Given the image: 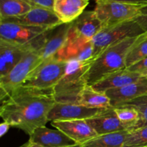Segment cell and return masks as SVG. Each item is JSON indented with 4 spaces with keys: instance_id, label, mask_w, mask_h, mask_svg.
Wrapping results in <instances>:
<instances>
[{
    "instance_id": "4",
    "label": "cell",
    "mask_w": 147,
    "mask_h": 147,
    "mask_svg": "<svg viewBox=\"0 0 147 147\" xmlns=\"http://www.w3.org/2000/svg\"><path fill=\"white\" fill-rule=\"evenodd\" d=\"M41 47H35L28 50L14 68L7 76L0 78L1 102L7 98L14 89L20 87L29 75L42 63L39 52Z\"/></svg>"
},
{
    "instance_id": "22",
    "label": "cell",
    "mask_w": 147,
    "mask_h": 147,
    "mask_svg": "<svg viewBox=\"0 0 147 147\" xmlns=\"http://www.w3.org/2000/svg\"><path fill=\"white\" fill-rule=\"evenodd\" d=\"M32 8L24 0H0V20L23 15Z\"/></svg>"
},
{
    "instance_id": "5",
    "label": "cell",
    "mask_w": 147,
    "mask_h": 147,
    "mask_svg": "<svg viewBox=\"0 0 147 147\" xmlns=\"http://www.w3.org/2000/svg\"><path fill=\"white\" fill-rule=\"evenodd\" d=\"M67 62L55 57L43 61L20 86L38 90H53L64 75Z\"/></svg>"
},
{
    "instance_id": "11",
    "label": "cell",
    "mask_w": 147,
    "mask_h": 147,
    "mask_svg": "<svg viewBox=\"0 0 147 147\" xmlns=\"http://www.w3.org/2000/svg\"><path fill=\"white\" fill-rule=\"evenodd\" d=\"M105 109H106L87 107L78 103H63L56 102L48 114V121L87 120L100 113Z\"/></svg>"
},
{
    "instance_id": "32",
    "label": "cell",
    "mask_w": 147,
    "mask_h": 147,
    "mask_svg": "<svg viewBox=\"0 0 147 147\" xmlns=\"http://www.w3.org/2000/svg\"><path fill=\"white\" fill-rule=\"evenodd\" d=\"M21 147H43V146H40V145L37 144L33 143V142H30V141H28L27 143L24 144L22 145Z\"/></svg>"
},
{
    "instance_id": "26",
    "label": "cell",
    "mask_w": 147,
    "mask_h": 147,
    "mask_svg": "<svg viewBox=\"0 0 147 147\" xmlns=\"http://www.w3.org/2000/svg\"><path fill=\"white\" fill-rule=\"evenodd\" d=\"M121 106H132L139 112V115H140V121L134 129L147 126V95L131 100V101L121 105Z\"/></svg>"
},
{
    "instance_id": "7",
    "label": "cell",
    "mask_w": 147,
    "mask_h": 147,
    "mask_svg": "<svg viewBox=\"0 0 147 147\" xmlns=\"http://www.w3.org/2000/svg\"><path fill=\"white\" fill-rule=\"evenodd\" d=\"M144 33L145 32L135 20L103 29L92 40L95 46L96 57L111 45L128 37H138Z\"/></svg>"
},
{
    "instance_id": "1",
    "label": "cell",
    "mask_w": 147,
    "mask_h": 147,
    "mask_svg": "<svg viewBox=\"0 0 147 147\" xmlns=\"http://www.w3.org/2000/svg\"><path fill=\"white\" fill-rule=\"evenodd\" d=\"M55 103L53 90L20 86L1 102L0 116L11 127L30 136L36 129L45 126Z\"/></svg>"
},
{
    "instance_id": "25",
    "label": "cell",
    "mask_w": 147,
    "mask_h": 147,
    "mask_svg": "<svg viewBox=\"0 0 147 147\" xmlns=\"http://www.w3.org/2000/svg\"><path fill=\"white\" fill-rule=\"evenodd\" d=\"M146 146H147V126L128 132L123 147Z\"/></svg>"
},
{
    "instance_id": "9",
    "label": "cell",
    "mask_w": 147,
    "mask_h": 147,
    "mask_svg": "<svg viewBox=\"0 0 147 147\" xmlns=\"http://www.w3.org/2000/svg\"><path fill=\"white\" fill-rule=\"evenodd\" d=\"M48 30H50L0 21V40L25 45L31 43Z\"/></svg>"
},
{
    "instance_id": "3",
    "label": "cell",
    "mask_w": 147,
    "mask_h": 147,
    "mask_svg": "<svg viewBox=\"0 0 147 147\" xmlns=\"http://www.w3.org/2000/svg\"><path fill=\"white\" fill-rule=\"evenodd\" d=\"M91 62L67 61L64 75L53 89L57 103H77L80 92L87 86L84 76Z\"/></svg>"
},
{
    "instance_id": "10",
    "label": "cell",
    "mask_w": 147,
    "mask_h": 147,
    "mask_svg": "<svg viewBox=\"0 0 147 147\" xmlns=\"http://www.w3.org/2000/svg\"><path fill=\"white\" fill-rule=\"evenodd\" d=\"M0 21L40 27L45 30H53L63 24L53 9L42 7H33L30 11L23 15L0 20Z\"/></svg>"
},
{
    "instance_id": "2",
    "label": "cell",
    "mask_w": 147,
    "mask_h": 147,
    "mask_svg": "<svg viewBox=\"0 0 147 147\" xmlns=\"http://www.w3.org/2000/svg\"><path fill=\"white\" fill-rule=\"evenodd\" d=\"M139 36L121 40L102 51L91 62L85 74L88 86H93L105 76L126 68V56Z\"/></svg>"
},
{
    "instance_id": "34",
    "label": "cell",
    "mask_w": 147,
    "mask_h": 147,
    "mask_svg": "<svg viewBox=\"0 0 147 147\" xmlns=\"http://www.w3.org/2000/svg\"><path fill=\"white\" fill-rule=\"evenodd\" d=\"M142 76H143V77H146V78H147V71L145 72V73H144L142 75Z\"/></svg>"
},
{
    "instance_id": "15",
    "label": "cell",
    "mask_w": 147,
    "mask_h": 147,
    "mask_svg": "<svg viewBox=\"0 0 147 147\" xmlns=\"http://www.w3.org/2000/svg\"><path fill=\"white\" fill-rule=\"evenodd\" d=\"M29 141L43 147H65L76 144L58 129H50L46 126L36 129L30 135Z\"/></svg>"
},
{
    "instance_id": "13",
    "label": "cell",
    "mask_w": 147,
    "mask_h": 147,
    "mask_svg": "<svg viewBox=\"0 0 147 147\" xmlns=\"http://www.w3.org/2000/svg\"><path fill=\"white\" fill-rule=\"evenodd\" d=\"M111 100L113 108L121 106L126 103L147 95V78L141 77L136 81L117 89H112L106 92Z\"/></svg>"
},
{
    "instance_id": "21",
    "label": "cell",
    "mask_w": 147,
    "mask_h": 147,
    "mask_svg": "<svg viewBox=\"0 0 147 147\" xmlns=\"http://www.w3.org/2000/svg\"><path fill=\"white\" fill-rule=\"evenodd\" d=\"M129 131L123 130L107 134L98 135L83 144L84 147H123Z\"/></svg>"
},
{
    "instance_id": "19",
    "label": "cell",
    "mask_w": 147,
    "mask_h": 147,
    "mask_svg": "<svg viewBox=\"0 0 147 147\" xmlns=\"http://www.w3.org/2000/svg\"><path fill=\"white\" fill-rule=\"evenodd\" d=\"M89 4V0H54L53 11L63 24L77 20Z\"/></svg>"
},
{
    "instance_id": "20",
    "label": "cell",
    "mask_w": 147,
    "mask_h": 147,
    "mask_svg": "<svg viewBox=\"0 0 147 147\" xmlns=\"http://www.w3.org/2000/svg\"><path fill=\"white\" fill-rule=\"evenodd\" d=\"M77 103L87 107L98 109L112 107L110 98L106 93L97 91L92 86L88 85L80 92Z\"/></svg>"
},
{
    "instance_id": "12",
    "label": "cell",
    "mask_w": 147,
    "mask_h": 147,
    "mask_svg": "<svg viewBox=\"0 0 147 147\" xmlns=\"http://www.w3.org/2000/svg\"><path fill=\"white\" fill-rule=\"evenodd\" d=\"M51 125L64 133L76 144L83 145L98 136L86 120H67L52 121Z\"/></svg>"
},
{
    "instance_id": "27",
    "label": "cell",
    "mask_w": 147,
    "mask_h": 147,
    "mask_svg": "<svg viewBox=\"0 0 147 147\" xmlns=\"http://www.w3.org/2000/svg\"><path fill=\"white\" fill-rule=\"evenodd\" d=\"M32 7H42L53 10L54 0H24Z\"/></svg>"
},
{
    "instance_id": "28",
    "label": "cell",
    "mask_w": 147,
    "mask_h": 147,
    "mask_svg": "<svg viewBox=\"0 0 147 147\" xmlns=\"http://www.w3.org/2000/svg\"><path fill=\"white\" fill-rule=\"evenodd\" d=\"M138 24H139L142 30L147 32V5L142 7L139 16L135 19Z\"/></svg>"
},
{
    "instance_id": "17",
    "label": "cell",
    "mask_w": 147,
    "mask_h": 147,
    "mask_svg": "<svg viewBox=\"0 0 147 147\" xmlns=\"http://www.w3.org/2000/svg\"><path fill=\"white\" fill-rule=\"evenodd\" d=\"M98 135L126 130L118 119L114 109L108 108L99 114L86 120Z\"/></svg>"
},
{
    "instance_id": "24",
    "label": "cell",
    "mask_w": 147,
    "mask_h": 147,
    "mask_svg": "<svg viewBox=\"0 0 147 147\" xmlns=\"http://www.w3.org/2000/svg\"><path fill=\"white\" fill-rule=\"evenodd\" d=\"M118 119L127 131H132L140 121V115L136 109L129 106H119L113 108Z\"/></svg>"
},
{
    "instance_id": "35",
    "label": "cell",
    "mask_w": 147,
    "mask_h": 147,
    "mask_svg": "<svg viewBox=\"0 0 147 147\" xmlns=\"http://www.w3.org/2000/svg\"><path fill=\"white\" fill-rule=\"evenodd\" d=\"M146 147H147V146H146Z\"/></svg>"
},
{
    "instance_id": "36",
    "label": "cell",
    "mask_w": 147,
    "mask_h": 147,
    "mask_svg": "<svg viewBox=\"0 0 147 147\" xmlns=\"http://www.w3.org/2000/svg\"><path fill=\"white\" fill-rule=\"evenodd\" d=\"M20 147H21V146H20Z\"/></svg>"
},
{
    "instance_id": "31",
    "label": "cell",
    "mask_w": 147,
    "mask_h": 147,
    "mask_svg": "<svg viewBox=\"0 0 147 147\" xmlns=\"http://www.w3.org/2000/svg\"><path fill=\"white\" fill-rule=\"evenodd\" d=\"M10 127H11V126H10L9 123L6 121H3L0 124V136L2 137L3 136H4L7 133Z\"/></svg>"
},
{
    "instance_id": "8",
    "label": "cell",
    "mask_w": 147,
    "mask_h": 147,
    "mask_svg": "<svg viewBox=\"0 0 147 147\" xmlns=\"http://www.w3.org/2000/svg\"><path fill=\"white\" fill-rule=\"evenodd\" d=\"M53 57L67 62H91L96 57V50L92 40L79 37L70 30L65 45Z\"/></svg>"
},
{
    "instance_id": "16",
    "label": "cell",
    "mask_w": 147,
    "mask_h": 147,
    "mask_svg": "<svg viewBox=\"0 0 147 147\" xmlns=\"http://www.w3.org/2000/svg\"><path fill=\"white\" fill-rule=\"evenodd\" d=\"M70 30L79 37L92 40L103 30V25L94 10L85 11L72 22Z\"/></svg>"
},
{
    "instance_id": "23",
    "label": "cell",
    "mask_w": 147,
    "mask_h": 147,
    "mask_svg": "<svg viewBox=\"0 0 147 147\" xmlns=\"http://www.w3.org/2000/svg\"><path fill=\"white\" fill-rule=\"evenodd\" d=\"M147 57V32L141 34L128 53L126 68L136 64Z\"/></svg>"
},
{
    "instance_id": "18",
    "label": "cell",
    "mask_w": 147,
    "mask_h": 147,
    "mask_svg": "<svg viewBox=\"0 0 147 147\" xmlns=\"http://www.w3.org/2000/svg\"><path fill=\"white\" fill-rule=\"evenodd\" d=\"M142 77L139 73L131 72L127 68L118 70L105 76L93 86H90L97 91L106 93L112 89H117L129 85Z\"/></svg>"
},
{
    "instance_id": "30",
    "label": "cell",
    "mask_w": 147,
    "mask_h": 147,
    "mask_svg": "<svg viewBox=\"0 0 147 147\" xmlns=\"http://www.w3.org/2000/svg\"><path fill=\"white\" fill-rule=\"evenodd\" d=\"M107 1H118V2L125 3V4L142 6V7H144V6L147 5V0H107Z\"/></svg>"
},
{
    "instance_id": "14",
    "label": "cell",
    "mask_w": 147,
    "mask_h": 147,
    "mask_svg": "<svg viewBox=\"0 0 147 147\" xmlns=\"http://www.w3.org/2000/svg\"><path fill=\"white\" fill-rule=\"evenodd\" d=\"M72 23L63 24L56 28L49 30L45 41L39 49L40 57L42 61L53 57L63 48L67 41Z\"/></svg>"
},
{
    "instance_id": "33",
    "label": "cell",
    "mask_w": 147,
    "mask_h": 147,
    "mask_svg": "<svg viewBox=\"0 0 147 147\" xmlns=\"http://www.w3.org/2000/svg\"><path fill=\"white\" fill-rule=\"evenodd\" d=\"M65 147H84V146H83V145H80V144H74V145H72V146H68Z\"/></svg>"
},
{
    "instance_id": "29",
    "label": "cell",
    "mask_w": 147,
    "mask_h": 147,
    "mask_svg": "<svg viewBox=\"0 0 147 147\" xmlns=\"http://www.w3.org/2000/svg\"><path fill=\"white\" fill-rule=\"evenodd\" d=\"M127 69H129L131 72H134V73L142 75L144 73L147 71V57L141 60L140 62L137 63L136 64L128 67Z\"/></svg>"
},
{
    "instance_id": "6",
    "label": "cell",
    "mask_w": 147,
    "mask_h": 147,
    "mask_svg": "<svg viewBox=\"0 0 147 147\" xmlns=\"http://www.w3.org/2000/svg\"><path fill=\"white\" fill-rule=\"evenodd\" d=\"M142 6L107 0H96L94 11L101 22L103 29L112 27L139 16Z\"/></svg>"
}]
</instances>
